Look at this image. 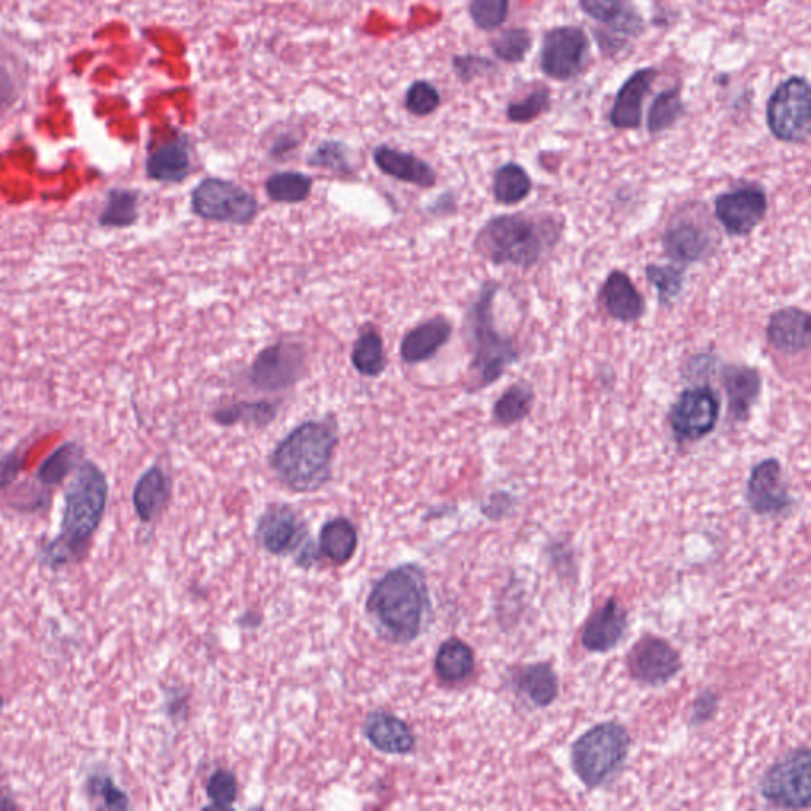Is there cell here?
Wrapping results in <instances>:
<instances>
[{"mask_svg":"<svg viewBox=\"0 0 811 811\" xmlns=\"http://www.w3.org/2000/svg\"><path fill=\"white\" fill-rule=\"evenodd\" d=\"M107 475L92 461L83 460L66 490L61 530L40 552L43 567L59 569L80 563L106 515Z\"/></svg>","mask_w":811,"mask_h":811,"instance_id":"6da1fadb","label":"cell"},{"mask_svg":"<svg viewBox=\"0 0 811 811\" xmlns=\"http://www.w3.org/2000/svg\"><path fill=\"white\" fill-rule=\"evenodd\" d=\"M340 444L337 417L310 419L290 430L271 450V471L297 493L321 490L333 472L334 450Z\"/></svg>","mask_w":811,"mask_h":811,"instance_id":"7a4b0ae2","label":"cell"},{"mask_svg":"<svg viewBox=\"0 0 811 811\" xmlns=\"http://www.w3.org/2000/svg\"><path fill=\"white\" fill-rule=\"evenodd\" d=\"M430 609L425 574L415 564L387 572L374 583L367 601L374 630L396 645H408L422 634Z\"/></svg>","mask_w":811,"mask_h":811,"instance_id":"3957f363","label":"cell"},{"mask_svg":"<svg viewBox=\"0 0 811 811\" xmlns=\"http://www.w3.org/2000/svg\"><path fill=\"white\" fill-rule=\"evenodd\" d=\"M563 229V219L553 214L494 216L479 230L472 248L493 266L530 270L555 248Z\"/></svg>","mask_w":811,"mask_h":811,"instance_id":"277c9868","label":"cell"},{"mask_svg":"<svg viewBox=\"0 0 811 811\" xmlns=\"http://www.w3.org/2000/svg\"><path fill=\"white\" fill-rule=\"evenodd\" d=\"M498 290V282H483L464 316V337L471 352L470 392L500 381L505 370L520 359L511 338L501 334L494 326L493 303Z\"/></svg>","mask_w":811,"mask_h":811,"instance_id":"5b68a950","label":"cell"},{"mask_svg":"<svg viewBox=\"0 0 811 811\" xmlns=\"http://www.w3.org/2000/svg\"><path fill=\"white\" fill-rule=\"evenodd\" d=\"M630 745V734L621 724H598L572 747V769L588 788L601 787L619 772Z\"/></svg>","mask_w":811,"mask_h":811,"instance_id":"8992f818","label":"cell"},{"mask_svg":"<svg viewBox=\"0 0 811 811\" xmlns=\"http://www.w3.org/2000/svg\"><path fill=\"white\" fill-rule=\"evenodd\" d=\"M191 210L203 221L243 227L256 221L260 203L238 182L208 177L192 189Z\"/></svg>","mask_w":811,"mask_h":811,"instance_id":"52a82bcc","label":"cell"},{"mask_svg":"<svg viewBox=\"0 0 811 811\" xmlns=\"http://www.w3.org/2000/svg\"><path fill=\"white\" fill-rule=\"evenodd\" d=\"M765 121L781 143L807 144L811 133V88L805 77L781 81L765 107Z\"/></svg>","mask_w":811,"mask_h":811,"instance_id":"ba28073f","label":"cell"},{"mask_svg":"<svg viewBox=\"0 0 811 811\" xmlns=\"http://www.w3.org/2000/svg\"><path fill=\"white\" fill-rule=\"evenodd\" d=\"M308 374V349L297 338H282L257 353L246 381L260 393L292 389Z\"/></svg>","mask_w":811,"mask_h":811,"instance_id":"9c48e42d","label":"cell"},{"mask_svg":"<svg viewBox=\"0 0 811 811\" xmlns=\"http://www.w3.org/2000/svg\"><path fill=\"white\" fill-rule=\"evenodd\" d=\"M579 7L601 24L593 33L604 59H615L645 33V18L634 0H579Z\"/></svg>","mask_w":811,"mask_h":811,"instance_id":"30bf717a","label":"cell"},{"mask_svg":"<svg viewBox=\"0 0 811 811\" xmlns=\"http://www.w3.org/2000/svg\"><path fill=\"white\" fill-rule=\"evenodd\" d=\"M591 42L585 29L564 24L549 29L539 50V69L560 83L575 80L590 61Z\"/></svg>","mask_w":811,"mask_h":811,"instance_id":"8fae6325","label":"cell"},{"mask_svg":"<svg viewBox=\"0 0 811 811\" xmlns=\"http://www.w3.org/2000/svg\"><path fill=\"white\" fill-rule=\"evenodd\" d=\"M257 541L273 555L296 553L300 567L310 568L314 563L312 539L308 538L299 513L289 505H274L263 513L257 524Z\"/></svg>","mask_w":811,"mask_h":811,"instance_id":"7c38bea8","label":"cell"},{"mask_svg":"<svg viewBox=\"0 0 811 811\" xmlns=\"http://www.w3.org/2000/svg\"><path fill=\"white\" fill-rule=\"evenodd\" d=\"M761 792L773 805L781 809H809L810 807V751H792L769 769L761 783Z\"/></svg>","mask_w":811,"mask_h":811,"instance_id":"4fadbf2b","label":"cell"},{"mask_svg":"<svg viewBox=\"0 0 811 811\" xmlns=\"http://www.w3.org/2000/svg\"><path fill=\"white\" fill-rule=\"evenodd\" d=\"M720 412V397L712 387L683 390L669 412L673 437L679 442H694L705 438L715 430Z\"/></svg>","mask_w":811,"mask_h":811,"instance_id":"5bb4252c","label":"cell"},{"mask_svg":"<svg viewBox=\"0 0 811 811\" xmlns=\"http://www.w3.org/2000/svg\"><path fill=\"white\" fill-rule=\"evenodd\" d=\"M768 193L754 182L720 193L715 199V218L729 236L747 237L768 214Z\"/></svg>","mask_w":811,"mask_h":811,"instance_id":"9a60e30c","label":"cell"},{"mask_svg":"<svg viewBox=\"0 0 811 811\" xmlns=\"http://www.w3.org/2000/svg\"><path fill=\"white\" fill-rule=\"evenodd\" d=\"M628 664L638 682L651 687L668 683L682 669V661L677 650L653 635H647L632 649Z\"/></svg>","mask_w":811,"mask_h":811,"instance_id":"2e32d148","label":"cell"},{"mask_svg":"<svg viewBox=\"0 0 811 811\" xmlns=\"http://www.w3.org/2000/svg\"><path fill=\"white\" fill-rule=\"evenodd\" d=\"M660 77L657 67H642L624 80L610 108L609 122L617 130H638L643 119V102Z\"/></svg>","mask_w":811,"mask_h":811,"instance_id":"e0dca14e","label":"cell"},{"mask_svg":"<svg viewBox=\"0 0 811 811\" xmlns=\"http://www.w3.org/2000/svg\"><path fill=\"white\" fill-rule=\"evenodd\" d=\"M747 501L757 513H780L791 505V497L781 479L779 460L765 459L751 471L747 485Z\"/></svg>","mask_w":811,"mask_h":811,"instance_id":"ac0fdd59","label":"cell"},{"mask_svg":"<svg viewBox=\"0 0 811 811\" xmlns=\"http://www.w3.org/2000/svg\"><path fill=\"white\" fill-rule=\"evenodd\" d=\"M453 333L452 322L444 316H433L406 331L400 342V359L408 367L430 362L441 352Z\"/></svg>","mask_w":811,"mask_h":811,"instance_id":"d6986e66","label":"cell"},{"mask_svg":"<svg viewBox=\"0 0 811 811\" xmlns=\"http://www.w3.org/2000/svg\"><path fill=\"white\" fill-rule=\"evenodd\" d=\"M373 162L382 174L393 180L420 189H431L437 186V170L414 152L397 150L390 144H379L373 150Z\"/></svg>","mask_w":811,"mask_h":811,"instance_id":"ffe728a7","label":"cell"},{"mask_svg":"<svg viewBox=\"0 0 811 811\" xmlns=\"http://www.w3.org/2000/svg\"><path fill=\"white\" fill-rule=\"evenodd\" d=\"M662 248L665 256L680 266L701 262L710 256L713 248L712 236L704 226L682 219L672 222L662 236Z\"/></svg>","mask_w":811,"mask_h":811,"instance_id":"44dd1931","label":"cell"},{"mask_svg":"<svg viewBox=\"0 0 811 811\" xmlns=\"http://www.w3.org/2000/svg\"><path fill=\"white\" fill-rule=\"evenodd\" d=\"M768 342L779 352L798 356L811 346L810 314L801 308H783L769 318Z\"/></svg>","mask_w":811,"mask_h":811,"instance_id":"7402d4cb","label":"cell"},{"mask_svg":"<svg viewBox=\"0 0 811 811\" xmlns=\"http://www.w3.org/2000/svg\"><path fill=\"white\" fill-rule=\"evenodd\" d=\"M192 148L188 137L166 141L148 156L147 174L152 181L180 184L192 173Z\"/></svg>","mask_w":811,"mask_h":811,"instance_id":"603a6c76","label":"cell"},{"mask_svg":"<svg viewBox=\"0 0 811 811\" xmlns=\"http://www.w3.org/2000/svg\"><path fill=\"white\" fill-rule=\"evenodd\" d=\"M724 390H727L729 417L734 422H747L751 409L758 403L762 390V378L757 368L747 364H729L724 368Z\"/></svg>","mask_w":811,"mask_h":811,"instance_id":"cb8c5ba5","label":"cell"},{"mask_svg":"<svg viewBox=\"0 0 811 811\" xmlns=\"http://www.w3.org/2000/svg\"><path fill=\"white\" fill-rule=\"evenodd\" d=\"M601 300L610 318L621 323L641 321L647 312L642 293L624 271L613 270L609 274L602 286Z\"/></svg>","mask_w":811,"mask_h":811,"instance_id":"d4e9b609","label":"cell"},{"mask_svg":"<svg viewBox=\"0 0 811 811\" xmlns=\"http://www.w3.org/2000/svg\"><path fill=\"white\" fill-rule=\"evenodd\" d=\"M628 628V613L617 599H609L601 609L588 620L582 632V645L587 650L604 653L613 650L623 639Z\"/></svg>","mask_w":811,"mask_h":811,"instance_id":"484cf974","label":"cell"},{"mask_svg":"<svg viewBox=\"0 0 811 811\" xmlns=\"http://www.w3.org/2000/svg\"><path fill=\"white\" fill-rule=\"evenodd\" d=\"M363 734L371 745L389 754L411 753L414 735L404 721L386 712H374L363 724Z\"/></svg>","mask_w":811,"mask_h":811,"instance_id":"4316f807","label":"cell"},{"mask_svg":"<svg viewBox=\"0 0 811 811\" xmlns=\"http://www.w3.org/2000/svg\"><path fill=\"white\" fill-rule=\"evenodd\" d=\"M171 498V481L161 467L144 471L133 489V508L141 522L150 523L163 512Z\"/></svg>","mask_w":811,"mask_h":811,"instance_id":"83f0119b","label":"cell"},{"mask_svg":"<svg viewBox=\"0 0 811 811\" xmlns=\"http://www.w3.org/2000/svg\"><path fill=\"white\" fill-rule=\"evenodd\" d=\"M281 404V401L271 400L236 401L219 406L211 414V419L219 427H236L243 423L260 430L270 427L278 419Z\"/></svg>","mask_w":811,"mask_h":811,"instance_id":"f1b7e54d","label":"cell"},{"mask_svg":"<svg viewBox=\"0 0 811 811\" xmlns=\"http://www.w3.org/2000/svg\"><path fill=\"white\" fill-rule=\"evenodd\" d=\"M353 370L363 378L378 379L387 370V353L382 334L368 323L360 329L351 352Z\"/></svg>","mask_w":811,"mask_h":811,"instance_id":"f546056e","label":"cell"},{"mask_svg":"<svg viewBox=\"0 0 811 811\" xmlns=\"http://www.w3.org/2000/svg\"><path fill=\"white\" fill-rule=\"evenodd\" d=\"M684 114H687V103L683 100L682 84L671 86L651 102L647 130L650 136H660L677 126Z\"/></svg>","mask_w":811,"mask_h":811,"instance_id":"4dcf8cb0","label":"cell"},{"mask_svg":"<svg viewBox=\"0 0 811 811\" xmlns=\"http://www.w3.org/2000/svg\"><path fill=\"white\" fill-rule=\"evenodd\" d=\"M534 387L527 381L513 382L493 404V420L501 427H512L531 414Z\"/></svg>","mask_w":811,"mask_h":811,"instance_id":"1f68e13d","label":"cell"},{"mask_svg":"<svg viewBox=\"0 0 811 811\" xmlns=\"http://www.w3.org/2000/svg\"><path fill=\"white\" fill-rule=\"evenodd\" d=\"M434 669L444 682H463L474 671V653L460 639H449L439 647Z\"/></svg>","mask_w":811,"mask_h":811,"instance_id":"d6a6232c","label":"cell"},{"mask_svg":"<svg viewBox=\"0 0 811 811\" xmlns=\"http://www.w3.org/2000/svg\"><path fill=\"white\" fill-rule=\"evenodd\" d=\"M515 684L538 707H549L558 695V679L553 669L544 662L528 665L515 673Z\"/></svg>","mask_w":811,"mask_h":811,"instance_id":"836d02e7","label":"cell"},{"mask_svg":"<svg viewBox=\"0 0 811 811\" xmlns=\"http://www.w3.org/2000/svg\"><path fill=\"white\" fill-rule=\"evenodd\" d=\"M493 197L498 203L511 207L523 202L533 191V180L520 163L505 162L493 174Z\"/></svg>","mask_w":811,"mask_h":811,"instance_id":"e575fe53","label":"cell"},{"mask_svg":"<svg viewBox=\"0 0 811 811\" xmlns=\"http://www.w3.org/2000/svg\"><path fill=\"white\" fill-rule=\"evenodd\" d=\"M314 180L301 171H277L266 181L268 199L274 203L299 204L307 202L312 192Z\"/></svg>","mask_w":811,"mask_h":811,"instance_id":"d590c367","label":"cell"},{"mask_svg":"<svg viewBox=\"0 0 811 811\" xmlns=\"http://www.w3.org/2000/svg\"><path fill=\"white\" fill-rule=\"evenodd\" d=\"M359 545L356 527L349 520L334 519L323 524L321 531V550L323 555L334 563L342 564L351 560Z\"/></svg>","mask_w":811,"mask_h":811,"instance_id":"8d00e7d4","label":"cell"},{"mask_svg":"<svg viewBox=\"0 0 811 811\" xmlns=\"http://www.w3.org/2000/svg\"><path fill=\"white\" fill-rule=\"evenodd\" d=\"M83 461V449L77 442H66L56 449L37 472V479L44 487H58L80 467Z\"/></svg>","mask_w":811,"mask_h":811,"instance_id":"74e56055","label":"cell"},{"mask_svg":"<svg viewBox=\"0 0 811 811\" xmlns=\"http://www.w3.org/2000/svg\"><path fill=\"white\" fill-rule=\"evenodd\" d=\"M139 204V192L132 189H111L106 210L99 218L100 226L126 229L136 224L140 218Z\"/></svg>","mask_w":811,"mask_h":811,"instance_id":"f35d334b","label":"cell"},{"mask_svg":"<svg viewBox=\"0 0 811 811\" xmlns=\"http://www.w3.org/2000/svg\"><path fill=\"white\" fill-rule=\"evenodd\" d=\"M491 53L505 64H522L533 48V33L527 28H508L490 40Z\"/></svg>","mask_w":811,"mask_h":811,"instance_id":"ab89813d","label":"cell"},{"mask_svg":"<svg viewBox=\"0 0 811 811\" xmlns=\"http://www.w3.org/2000/svg\"><path fill=\"white\" fill-rule=\"evenodd\" d=\"M307 163L314 169L349 177L353 173L352 150L340 140H323L308 154Z\"/></svg>","mask_w":811,"mask_h":811,"instance_id":"60d3db41","label":"cell"},{"mask_svg":"<svg viewBox=\"0 0 811 811\" xmlns=\"http://www.w3.org/2000/svg\"><path fill=\"white\" fill-rule=\"evenodd\" d=\"M553 97L549 86H535L523 99L513 100L505 107V118L512 124H530L552 110Z\"/></svg>","mask_w":811,"mask_h":811,"instance_id":"b9f144b4","label":"cell"},{"mask_svg":"<svg viewBox=\"0 0 811 811\" xmlns=\"http://www.w3.org/2000/svg\"><path fill=\"white\" fill-rule=\"evenodd\" d=\"M645 278L657 289L658 300L664 307L672 304L683 292L684 274L680 268L650 263L645 267Z\"/></svg>","mask_w":811,"mask_h":811,"instance_id":"7bdbcfd3","label":"cell"},{"mask_svg":"<svg viewBox=\"0 0 811 811\" xmlns=\"http://www.w3.org/2000/svg\"><path fill=\"white\" fill-rule=\"evenodd\" d=\"M511 0H470L468 11L475 28L482 32H494L508 21Z\"/></svg>","mask_w":811,"mask_h":811,"instance_id":"ee69618b","label":"cell"},{"mask_svg":"<svg viewBox=\"0 0 811 811\" xmlns=\"http://www.w3.org/2000/svg\"><path fill=\"white\" fill-rule=\"evenodd\" d=\"M404 106L414 117H430L441 106V94L430 81L417 80L406 91Z\"/></svg>","mask_w":811,"mask_h":811,"instance_id":"f6af8a7d","label":"cell"},{"mask_svg":"<svg viewBox=\"0 0 811 811\" xmlns=\"http://www.w3.org/2000/svg\"><path fill=\"white\" fill-rule=\"evenodd\" d=\"M452 70L461 83L470 84L479 78L494 76L498 66L487 56L467 53L453 56Z\"/></svg>","mask_w":811,"mask_h":811,"instance_id":"bcb514c9","label":"cell"},{"mask_svg":"<svg viewBox=\"0 0 811 811\" xmlns=\"http://www.w3.org/2000/svg\"><path fill=\"white\" fill-rule=\"evenodd\" d=\"M88 792L91 798L100 799L103 809L107 810H128L130 807L128 794L119 790L114 781L108 775L89 777Z\"/></svg>","mask_w":811,"mask_h":811,"instance_id":"7dc6e473","label":"cell"},{"mask_svg":"<svg viewBox=\"0 0 811 811\" xmlns=\"http://www.w3.org/2000/svg\"><path fill=\"white\" fill-rule=\"evenodd\" d=\"M208 798L219 809H229L237 801L238 783L236 775L229 770H218L208 781Z\"/></svg>","mask_w":811,"mask_h":811,"instance_id":"c3c4849f","label":"cell"},{"mask_svg":"<svg viewBox=\"0 0 811 811\" xmlns=\"http://www.w3.org/2000/svg\"><path fill=\"white\" fill-rule=\"evenodd\" d=\"M300 143L301 140L297 133H281V136H278L273 143H271L270 150H268V156H270L271 159H274V161H284V159H288L289 156L300 147Z\"/></svg>","mask_w":811,"mask_h":811,"instance_id":"681fc988","label":"cell"},{"mask_svg":"<svg viewBox=\"0 0 811 811\" xmlns=\"http://www.w3.org/2000/svg\"><path fill=\"white\" fill-rule=\"evenodd\" d=\"M22 468V460L20 457L10 453V455L3 457L0 460V491L6 490L7 487L13 483L14 479L18 478Z\"/></svg>","mask_w":811,"mask_h":811,"instance_id":"f907efd6","label":"cell"},{"mask_svg":"<svg viewBox=\"0 0 811 811\" xmlns=\"http://www.w3.org/2000/svg\"><path fill=\"white\" fill-rule=\"evenodd\" d=\"M717 707V698L712 694H704L695 701L693 710L694 723H702V721L709 720L712 715L713 710Z\"/></svg>","mask_w":811,"mask_h":811,"instance_id":"816d5d0a","label":"cell"},{"mask_svg":"<svg viewBox=\"0 0 811 811\" xmlns=\"http://www.w3.org/2000/svg\"><path fill=\"white\" fill-rule=\"evenodd\" d=\"M14 84L10 73L0 67V108L7 106L13 99Z\"/></svg>","mask_w":811,"mask_h":811,"instance_id":"f5cc1de1","label":"cell"},{"mask_svg":"<svg viewBox=\"0 0 811 811\" xmlns=\"http://www.w3.org/2000/svg\"><path fill=\"white\" fill-rule=\"evenodd\" d=\"M18 809L17 803L14 801H11L10 798H6V795L0 794V810H13Z\"/></svg>","mask_w":811,"mask_h":811,"instance_id":"db71d44e","label":"cell"},{"mask_svg":"<svg viewBox=\"0 0 811 811\" xmlns=\"http://www.w3.org/2000/svg\"><path fill=\"white\" fill-rule=\"evenodd\" d=\"M3 709V699L2 695H0V712H2Z\"/></svg>","mask_w":811,"mask_h":811,"instance_id":"11a10c76","label":"cell"}]
</instances>
